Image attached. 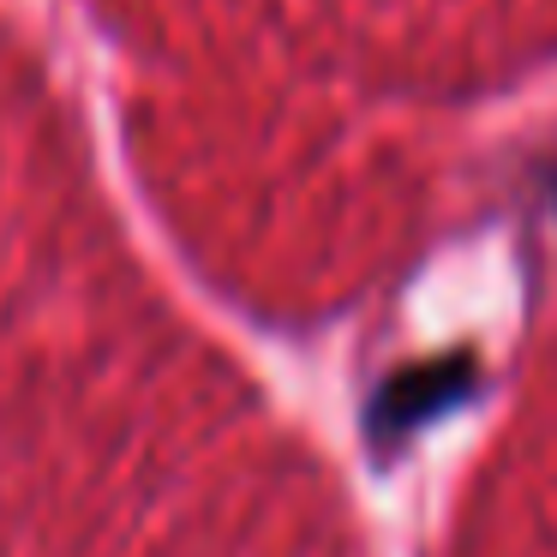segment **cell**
<instances>
[{
	"label": "cell",
	"mask_w": 557,
	"mask_h": 557,
	"mask_svg": "<svg viewBox=\"0 0 557 557\" xmlns=\"http://www.w3.org/2000/svg\"><path fill=\"white\" fill-rule=\"evenodd\" d=\"M473 384V366L468 360H425V366H408L401 377H389L377 389L372 413H366V432L377 444H401L408 432H420L425 420H437L444 408H456Z\"/></svg>",
	"instance_id": "1"
}]
</instances>
